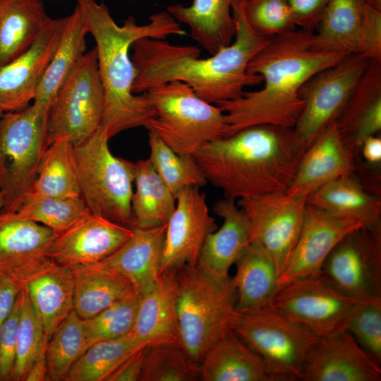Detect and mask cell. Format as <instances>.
Returning <instances> with one entry per match:
<instances>
[{
    "label": "cell",
    "mask_w": 381,
    "mask_h": 381,
    "mask_svg": "<svg viewBox=\"0 0 381 381\" xmlns=\"http://www.w3.org/2000/svg\"><path fill=\"white\" fill-rule=\"evenodd\" d=\"M312 35L296 29L272 37L255 54L247 71L262 77V88L244 92L236 99L214 104L224 114L228 125L226 136L258 125L294 126L303 108L298 95L301 86L348 55L316 49Z\"/></svg>",
    "instance_id": "cell-2"
},
{
    "label": "cell",
    "mask_w": 381,
    "mask_h": 381,
    "mask_svg": "<svg viewBox=\"0 0 381 381\" xmlns=\"http://www.w3.org/2000/svg\"><path fill=\"white\" fill-rule=\"evenodd\" d=\"M3 113H4L3 111L0 109V117L3 114Z\"/></svg>",
    "instance_id": "cell-54"
},
{
    "label": "cell",
    "mask_w": 381,
    "mask_h": 381,
    "mask_svg": "<svg viewBox=\"0 0 381 381\" xmlns=\"http://www.w3.org/2000/svg\"><path fill=\"white\" fill-rule=\"evenodd\" d=\"M4 206V195L0 188V214L2 212Z\"/></svg>",
    "instance_id": "cell-53"
},
{
    "label": "cell",
    "mask_w": 381,
    "mask_h": 381,
    "mask_svg": "<svg viewBox=\"0 0 381 381\" xmlns=\"http://www.w3.org/2000/svg\"><path fill=\"white\" fill-rule=\"evenodd\" d=\"M321 275L356 300L381 298V226L346 235L326 258Z\"/></svg>",
    "instance_id": "cell-12"
},
{
    "label": "cell",
    "mask_w": 381,
    "mask_h": 381,
    "mask_svg": "<svg viewBox=\"0 0 381 381\" xmlns=\"http://www.w3.org/2000/svg\"><path fill=\"white\" fill-rule=\"evenodd\" d=\"M176 279L179 343L200 364L209 348L231 332L236 289L231 276L218 279L198 265L177 269Z\"/></svg>",
    "instance_id": "cell-5"
},
{
    "label": "cell",
    "mask_w": 381,
    "mask_h": 381,
    "mask_svg": "<svg viewBox=\"0 0 381 381\" xmlns=\"http://www.w3.org/2000/svg\"><path fill=\"white\" fill-rule=\"evenodd\" d=\"M148 159L175 197L186 188H199L207 183L193 156L178 155L151 131H148Z\"/></svg>",
    "instance_id": "cell-40"
},
{
    "label": "cell",
    "mask_w": 381,
    "mask_h": 381,
    "mask_svg": "<svg viewBox=\"0 0 381 381\" xmlns=\"http://www.w3.org/2000/svg\"><path fill=\"white\" fill-rule=\"evenodd\" d=\"M22 287L5 276H0V327L11 314Z\"/></svg>",
    "instance_id": "cell-49"
},
{
    "label": "cell",
    "mask_w": 381,
    "mask_h": 381,
    "mask_svg": "<svg viewBox=\"0 0 381 381\" xmlns=\"http://www.w3.org/2000/svg\"><path fill=\"white\" fill-rule=\"evenodd\" d=\"M87 348L84 319L73 310L49 339L47 380H64L71 366Z\"/></svg>",
    "instance_id": "cell-39"
},
{
    "label": "cell",
    "mask_w": 381,
    "mask_h": 381,
    "mask_svg": "<svg viewBox=\"0 0 381 381\" xmlns=\"http://www.w3.org/2000/svg\"><path fill=\"white\" fill-rule=\"evenodd\" d=\"M300 29L313 32L330 0H286Z\"/></svg>",
    "instance_id": "cell-47"
},
{
    "label": "cell",
    "mask_w": 381,
    "mask_h": 381,
    "mask_svg": "<svg viewBox=\"0 0 381 381\" xmlns=\"http://www.w3.org/2000/svg\"><path fill=\"white\" fill-rule=\"evenodd\" d=\"M57 233L11 212L0 214V276L23 287L52 262L49 249Z\"/></svg>",
    "instance_id": "cell-19"
},
{
    "label": "cell",
    "mask_w": 381,
    "mask_h": 381,
    "mask_svg": "<svg viewBox=\"0 0 381 381\" xmlns=\"http://www.w3.org/2000/svg\"><path fill=\"white\" fill-rule=\"evenodd\" d=\"M87 28L78 5L67 16L59 44L43 76L33 104L47 112L61 85L85 53Z\"/></svg>",
    "instance_id": "cell-35"
},
{
    "label": "cell",
    "mask_w": 381,
    "mask_h": 381,
    "mask_svg": "<svg viewBox=\"0 0 381 381\" xmlns=\"http://www.w3.org/2000/svg\"><path fill=\"white\" fill-rule=\"evenodd\" d=\"M104 91L95 47L85 52L56 91L47 113V146L66 138L76 146L101 126Z\"/></svg>",
    "instance_id": "cell-9"
},
{
    "label": "cell",
    "mask_w": 381,
    "mask_h": 381,
    "mask_svg": "<svg viewBox=\"0 0 381 381\" xmlns=\"http://www.w3.org/2000/svg\"><path fill=\"white\" fill-rule=\"evenodd\" d=\"M245 18L258 35L271 38L296 29L286 0H241Z\"/></svg>",
    "instance_id": "cell-45"
},
{
    "label": "cell",
    "mask_w": 381,
    "mask_h": 381,
    "mask_svg": "<svg viewBox=\"0 0 381 381\" xmlns=\"http://www.w3.org/2000/svg\"><path fill=\"white\" fill-rule=\"evenodd\" d=\"M360 150L364 159L373 166L381 163V138L377 135L367 138L362 143Z\"/></svg>",
    "instance_id": "cell-50"
},
{
    "label": "cell",
    "mask_w": 381,
    "mask_h": 381,
    "mask_svg": "<svg viewBox=\"0 0 381 381\" xmlns=\"http://www.w3.org/2000/svg\"><path fill=\"white\" fill-rule=\"evenodd\" d=\"M48 341L49 339L44 341L39 355L25 377V381L47 380V347Z\"/></svg>",
    "instance_id": "cell-51"
},
{
    "label": "cell",
    "mask_w": 381,
    "mask_h": 381,
    "mask_svg": "<svg viewBox=\"0 0 381 381\" xmlns=\"http://www.w3.org/2000/svg\"><path fill=\"white\" fill-rule=\"evenodd\" d=\"M236 33L232 43L206 59L193 45L171 44L165 39L142 38L131 47L135 68L132 91L141 94L150 88L169 83H186L195 94L211 104L234 100L244 88L262 82L260 75L248 73L251 59L269 41L248 23L241 1L234 4Z\"/></svg>",
    "instance_id": "cell-1"
},
{
    "label": "cell",
    "mask_w": 381,
    "mask_h": 381,
    "mask_svg": "<svg viewBox=\"0 0 381 381\" xmlns=\"http://www.w3.org/2000/svg\"><path fill=\"white\" fill-rule=\"evenodd\" d=\"M315 30L316 49L381 59V11L365 0H330Z\"/></svg>",
    "instance_id": "cell-14"
},
{
    "label": "cell",
    "mask_w": 381,
    "mask_h": 381,
    "mask_svg": "<svg viewBox=\"0 0 381 381\" xmlns=\"http://www.w3.org/2000/svg\"><path fill=\"white\" fill-rule=\"evenodd\" d=\"M241 0H193L190 6L176 4L166 11L190 30L191 37L210 54L230 45L235 36L234 4Z\"/></svg>",
    "instance_id": "cell-27"
},
{
    "label": "cell",
    "mask_w": 381,
    "mask_h": 381,
    "mask_svg": "<svg viewBox=\"0 0 381 381\" xmlns=\"http://www.w3.org/2000/svg\"><path fill=\"white\" fill-rule=\"evenodd\" d=\"M307 203L332 215L361 221L364 227L381 226V202L368 192L356 176L340 177L308 195Z\"/></svg>",
    "instance_id": "cell-30"
},
{
    "label": "cell",
    "mask_w": 381,
    "mask_h": 381,
    "mask_svg": "<svg viewBox=\"0 0 381 381\" xmlns=\"http://www.w3.org/2000/svg\"><path fill=\"white\" fill-rule=\"evenodd\" d=\"M231 329L277 381L301 380L306 358L319 338L270 306L236 310Z\"/></svg>",
    "instance_id": "cell-8"
},
{
    "label": "cell",
    "mask_w": 381,
    "mask_h": 381,
    "mask_svg": "<svg viewBox=\"0 0 381 381\" xmlns=\"http://www.w3.org/2000/svg\"><path fill=\"white\" fill-rule=\"evenodd\" d=\"M200 380V366L179 343L147 346L140 381Z\"/></svg>",
    "instance_id": "cell-41"
},
{
    "label": "cell",
    "mask_w": 381,
    "mask_h": 381,
    "mask_svg": "<svg viewBox=\"0 0 381 381\" xmlns=\"http://www.w3.org/2000/svg\"><path fill=\"white\" fill-rule=\"evenodd\" d=\"M307 198L305 193L286 190L237 200L249 220L251 243L270 253L279 276L301 234Z\"/></svg>",
    "instance_id": "cell-13"
},
{
    "label": "cell",
    "mask_w": 381,
    "mask_h": 381,
    "mask_svg": "<svg viewBox=\"0 0 381 381\" xmlns=\"http://www.w3.org/2000/svg\"><path fill=\"white\" fill-rule=\"evenodd\" d=\"M28 193L61 198L81 196L75 146L69 140L61 138L47 147Z\"/></svg>",
    "instance_id": "cell-34"
},
{
    "label": "cell",
    "mask_w": 381,
    "mask_h": 381,
    "mask_svg": "<svg viewBox=\"0 0 381 381\" xmlns=\"http://www.w3.org/2000/svg\"><path fill=\"white\" fill-rule=\"evenodd\" d=\"M341 138L354 156L363 142L381 130V59H370L339 117Z\"/></svg>",
    "instance_id": "cell-26"
},
{
    "label": "cell",
    "mask_w": 381,
    "mask_h": 381,
    "mask_svg": "<svg viewBox=\"0 0 381 381\" xmlns=\"http://www.w3.org/2000/svg\"><path fill=\"white\" fill-rule=\"evenodd\" d=\"M66 22L67 16L50 18L30 47L0 68V109L3 112L23 109L34 100Z\"/></svg>",
    "instance_id": "cell-18"
},
{
    "label": "cell",
    "mask_w": 381,
    "mask_h": 381,
    "mask_svg": "<svg viewBox=\"0 0 381 381\" xmlns=\"http://www.w3.org/2000/svg\"><path fill=\"white\" fill-rule=\"evenodd\" d=\"M133 229L89 214L52 241L49 256L57 265H94L109 256L133 235Z\"/></svg>",
    "instance_id": "cell-21"
},
{
    "label": "cell",
    "mask_w": 381,
    "mask_h": 381,
    "mask_svg": "<svg viewBox=\"0 0 381 381\" xmlns=\"http://www.w3.org/2000/svg\"><path fill=\"white\" fill-rule=\"evenodd\" d=\"M71 268L74 277L73 310L84 320L138 294L132 284L120 275L89 265Z\"/></svg>",
    "instance_id": "cell-33"
},
{
    "label": "cell",
    "mask_w": 381,
    "mask_h": 381,
    "mask_svg": "<svg viewBox=\"0 0 381 381\" xmlns=\"http://www.w3.org/2000/svg\"><path fill=\"white\" fill-rule=\"evenodd\" d=\"M49 18L40 0H0V68L30 47Z\"/></svg>",
    "instance_id": "cell-31"
},
{
    "label": "cell",
    "mask_w": 381,
    "mask_h": 381,
    "mask_svg": "<svg viewBox=\"0 0 381 381\" xmlns=\"http://www.w3.org/2000/svg\"><path fill=\"white\" fill-rule=\"evenodd\" d=\"M20 293L14 307L0 327V380H11L15 365L18 323Z\"/></svg>",
    "instance_id": "cell-46"
},
{
    "label": "cell",
    "mask_w": 381,
    "mask_h": 381,
    "mask_svg": "<svg viewBox=\"0 0 381 381\" xmlns=\"http://www.w3.org/2000/svg\"><path fill=\"white\" fill-rule=\"evenodd\" d=\"M18 323L15 365L11 380L25 381L44 341L49 339L23 286L20 291Z\"/></svg>",
    "instance_id": "cell-42"
},
{
    "label": "cell",
    "mask_w": 381,
    "mask_h": 381,
    "mask_svg": "<svg viewBox=\"0 0 381 381\" xmlns=\"http://www.w3.org/2000/svg\"><path fill=\"white\" fill-rule=\"evenodd\" d=\"M370 59L358 54L346 56L336 64L309 78L300 88L303 110L293 127L298 147L303 151L341 115L365 71Z\"/></svg>",
    "instance_id": "cell-11"
},
{
    "label": "cell",
    "mask_w": 381,
    "mask_h": 381,
    "mask_svg": "<svg viewBox=\"0 0 381 381\" xmlns=\"http://www.w3.org/2000/svg\"><path fill=\"white\" fill-rule=\"evenodd\" d=\"M235 201L224 198L214 203L223 223L207 237L198 259V265L218 279L230 276L229 269L251 243L249 220Z\"/></svg>",
    "instance_id": "cell-25"
},
{
    "label": "cell",
    "mask_w": 381,
    "mask_h": 381,
    "mask_svg": "<svg viewBox=\"0 0 381 381\" xmlns=\"http://www.w3.org/2000/svg\"><path fill=\"white\" fill-rule=\"evenodd\" d=\"M49 339L73 310L74 277L71 267L52 262L24 285Z\"/></svg>",
    "instance_id": "cell-29"
},
{
    "label": "cell",
    "mask_w": 381,
    "mask_h": 381,
    "mask_svg": "<svg viewBox=\"0 0 381 381\" xmlns=\"http://www.w3.org/2000/svg\"><path fill=\"white\" fill-rule=\"evenodd\" d=\"M304 152L293 128L258 125L206 143L193 157L207 181L236 200L286 191Z\"/></svg>",
    "instance_id": "cell-4"
},
{
    "label": "cell",
    "mask_w": 381,
    "mask_h": 381,
    "mask_svg": "<svg viewBox=\"0 0 381 381\" xmlns=\"http://www.w3.org/2000/svg\"><path fill=\"white\" fill-rule=\"evenodd\" d=\"M100 126L75 146L80 195L91 214L133 228L131 209L135 164L114 155Z\"/></svg>",
    "instance_id": "cell-7"
},
{
    "label": "cell",
    "mask_w": 381,
    "mask_h": 381,
    "mask_svg": "<svg viewBox=\"0 0 381 381\" xmlns=\"http://www.w3.org/2000/svg\"><path fill=\"white\" fill-rule=\"evenodd\" d=\"M143 94L155 109L144 128L178 155L193 156L206 143L226 135L228 125L222 109L198 97L183 82L161 84Z\"/></svg>",
    "instance_id": "cell-6"
},
{
    "label": "cell",
    "mask_w": 381,
    "mask_h": 381,
    "mask_svg": "<svg viewBox=\"0 0 381 381\" xmlns=\"http://www.w3.org/2000/svg\"><path fill=\"white\" fill-rule=\"evenodd\" d=\"M47 111L35 104L0 117V188L2 212L12 210L29 192L47 147Z\"/></svg>",
    "instance_id": "cell-10"
},
{
    "label": "cell",
    "mask_w": 381,
    "mask_h": 381,
    "mask_svg": "<svg viewBox=\"0 0 381 381\" xmlns=\"http://www.w3.org/2000/svg\"><path fill=\"white\" fill-rule=\"evenodd\" d=\"M380 363L346 330L320 337L305 361L303 381H380Z\"/></svg>",
    "instance_id": "cell-20"
},
{
    "label": "cell",
    "mask_w": 381,
    "mask_h": 381,
    "mask_svg": "<svg viewBox=\"0 0 381 381\" xmlns=\"http://www.w3.org/2000/svg\"><path fill=\"white\" fill-rule=\"evenodd\" d=\"M217 229L209 211L205 195L188 187L176 196V207L167 223L159 274L183 265H198L207 237Z\"/></svg>",
    "instance_id": "cell-16"
},
{
    "label": "cell",
    "mask_w": 381,
    "mask_h": 381,
    "mask_svg": "<svg viewBox=\"0 0 381 381\" xmlns=\"http://www.w3.org/2000/svg\"><path fill=\"white\" fill-rule=\"evenodd\" d=\"M142 347L131 332L117 339L95 342L73 363L64 380L106 381L127 357Z\"/></svg>",
    "instance_id": "cell-37"
},
{
    "label": "cell",
    "mask_w": 381,
    "mask_h": 381,
    "mask_svg": "<svg viewBox=\"0 0 381 381\" xmlns=\"http://www.w3.org/2000/svg\"><path fill=\"white\" fill-rule=\"evenodd\" d=\"M176 291V270H172L160 273L154 285L140 296L131 332L138 346L179 343Z\"/></svg>",
    "instance_id": "cell-24"
},
{
    "label": "cell",
    "mask_w": 381,
    "mask_h": 381,
    "mask_svg": "<svg viewBox=\"0 0 381 381\" xmlns=\"http://www.w3.org/2000/svg\"><path fill=\"white\" fill-rule=\"evenodd\" d=\"M374 8L381 11V0H365Z\"/></svg>",
    "instance_id": "cell-52"
},
{
    "label": "cell",
    "mask_w": 381,
    "mask_h": 381,
    "mask_svg": "<svg viewBox=\"0 0 381 381\" xmlns=\"http://www.w3.org/2000/svg\"><path fill=\"white\" fill-rule=\"evenodd\" d=\"M358 301L336 289L320 274L281 286L269 306L320 337L338 329Z\"/></svg>",
    "instance_id": "cell-15"
},
{
    "label": "cell",
    "mask_w": 381,
    "mask_h": 381,
    "mask_svg": "<svg viewBox=\"0 0 381 381\" xmlns=\"http://www.w3.org/2000/svg\"><path fill=\"white\" fill-rule=\"evenodd\" d=\"M139 301L140 295L135 294L84 320L88 347L95 342L117 339L130 333Z\"/></svg>",
    "instance_id": "cell-43"
},
{
    "label": "cell",
    "mask_w": 381,
    "mask_h": 381,
    "mask_svg": "<svg viewBox=\"0 0 381 381\" xmlns=\"http://www.w3.org/2000/svg\"><path fill=\"white\" fill-rule=\"evenodd\" d=\"M355 157L334 121L304 152L287 191L308 195L330 181L356 176Z\"/></svg>",
    "instance_id": "cell-22"
},
{
    "label": "cell",
    "mask_w": 381,
    "mask_h": 381,
    "mask_svg": "<svg viewBox=\"0 0 381 381\" xmlns=\"http://www.w3.org/2000/svg\"><path fill=\"white\" fill-rule=\"evenodd\" d=\"M9 212L20 219L44 225L57 234L90 214L81 196L61 198L30 193H27Z\"/></svg>",
    "instance_id": "cell-38"
},
{
    "label": "cell",
    "mask_w": 381,
    "mask_h": 381,
    "mask_svg": "<svg viewBox=\"0 0 381 381\" xmlns=\"http://www.w3.org/2000/svg\"><path fill=\"white\" fill-rule=\"evenodd\" d=\"M135 164V190L131 200L133 228L149 229L166 224L175 209L176 197L148 158Z\"/></svg>",
    "instance_id": "cell-36"
},
{
    "label": "cell",
    "mask_w": 381,
    "mask_h": 381,
    "mask_svg": "<svg viewBox=\"0 0 381 381\" xmlns=\"http://www.w3.org/2000/svg\"><path fill=\"white\" fill-rule=\"evenodd\" d=\"M200 366L202 381H277L260 356L233 332L209 348Z\"/></svg>",
    "instance_id": "cell-28"
},
{
    "label": "cell",
    "mask_w": 381,
    "mask_h": 381,
    "mask_svg": "<svg viewBox=\"0 0 381 381\" xmlns=\"http://www.w3.org/2000/svg\"><path fill=\"white\" fill-rule=\"evenodd\" d=\"M147 346H143L127 357L106 381L140 380Z\"/></svg>",
    "instance_id": "cell-48"
},
{
    "label": "cell",
    "mask_w": 381,
    "mask_h": 381,
    "mask_svg": "<svg viewBox=\"0 0 381 381\" xmlns=\"http://www.w3.org/2000/svg\"><path fill=\"white\" fill-rule=\"evenodd\" d=\"M349 332L377 362H381V298L358 301L340 327Z\"/></svg>",
    "instance_id": "cell-44"
},
{
    "label": "cell",
    "mask_w": 381,
    "mask_h": 381,
    "mask_svg": "<svg viewBox=\"0 0 381 381\" xmlns=\"http://www.w3.org/2000/svg\"><path fill=\"white\" fill-rule=\"evenodd\" d=\"M233 277L236 289V310L269 306L278 289L279 274L270 253L262 246L250 243L236 262Z\"/></svg>",
    "instance_id": "cell-32"
},
{
    "label": "cell",
    "mask_w": 381,
    "mask_h": 381,
    "mask_svg": "<svg viewBox=\"0 0 381 381\" xmlns=\"http://www.w3.org/2000/svg\"><path fill=\"white\" fill-rule=\"evenodd\" d=\"M362 227L364 225L359 220L337 217L308 204L299 237L278 277V289L296 280L320 275L334 246L346 235Z\"/></svg>",
    "instance_id": "cell-17"
},
{
    "label": "cell",
    "mask_w": 381,
    "mask_h": 381,
    "mask_svg": "<svg viewBox=\"0 0 381 381\" xmlns=\"http://www.w3.org/2000/svg\"><path fill=\"white\" fill-rule=\"evenodd\" d=\"M88 32L95 41L98 68L104 91L101 127L109 138L145 124L155 109L142 93L132 91L135 68L130 56L131 45L149 37L166 39L183 35L181 24L166 10L152 14L146 24L139 25L133 16L116 24L107 6L95 0H77Z\"/></svg>",
    "instance_id": "cell-3"
},
{
    "label": "cell",
    "mask_w": 381,
    "mask_h": 381,
    "mask_svg": "<svg viewBox=\"0 0 381 381\" xmlns=\"http://www.w3.org/2000/svg\"><path fill=\"white\" fill-rule=\"evenodd\" d=\"M166 228L167 224L149 229L133 228V235L121 246L89 266L124 277L141 296L159 277Z\"/></svg>",
    "instance_id": "cell-23"
}]
</instances>
